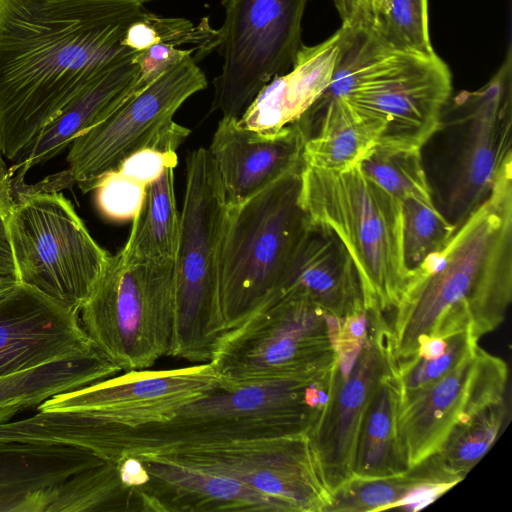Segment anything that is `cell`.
Segmentation results:
<instances>
[{"label":"cell","mask_w":512,"mask_h":512,"mask_svg":"<svg viewBox=\"0 0 512 512\" xmlns=\"http://www.w3.org/2000/svg\"><path fill=\"white\" fill-rule=\"evenodd\" d=\"M137 0H0V151L15 161L83 89L134 57Z\"/></svg>","instance_id":"1"},{"label":"cell","mask_w":512,"mask_h":512,"mask_svg":"<svg viewBox=\"0 0 512 512\" xmlns=\"http://www.w3.org/2000/svg\"><path fill=\"white\" fill-rule=\"evenodd\" d=\"M512 299V171L455 229L446 245L410 271L388 322L396 362L428 338L477 339L505 320Z\"/></svg>","instance_id":"2"},{"label":"cell","mask_w":512,"mask_h":512,"mask_svg":"<svg viewBox=\"0 0 512 512\" xmlns=\"http://www.w3.org/2000/svg\"><path fill=\"white\" fill-rule=\"evenodd\" d=\"M335 361L311 374L196 398L166 419L133 427L95 422V454L117 463L126 456L232 441L309 433L333 385Z\"/></svg>","instance_id":"3"},{"label":"cell","mask_w":512,"mask_h":512,"mask_svg":"<svg viewBox=\"0 0 512 512\" xmlns=\"http://www.w3.org/2000/svg\"><path fill=\"white\" fill-rule=\"evenodd\" d=\"M300 204L312 226L330 231L357 272L364 309L393 310L410 276L403 249L402 201L359 165L342 171L302 166Z\"/></svg>","instance_id":"4"},{"label":"cell","mask_w":512,"mask_h":512,"mask_svg":"<svg viewBox=\"0 0 512 512\" xmlns=\"http://www.w3.org/2000/svg\"><path fill=\"white\" fill-rule=\"evenodd\" d=\"M302 166L249 199L227 205L219 259L226 333L287 288L310 227L299 199Z\"/></svg>","instance_id":"5"},{"label":"cell","mask_w":512,"mask_h":512,"mask_svg":"<svg viewBox=\"0 0 512 512\" xmlns=\"http://www.w3.org/2000/svg\"><path fill=\"white\" fill-rule=\"evenodd\" d=\"M227 202L207 148L186 158V182L175 257L174 316L167 356L210 362L226 334L219 259Z\"/></svg>","instance_id":"6"},{"label":"cell","mask_w":512,"mask_h":512,"mask_svg":"<svg viewBox=\"0 0 512 512\" xmlns=\"http://www.w3.org/2000/svg\"><path fill=\"white\" fill-rule=\"evenodd\" d=\"M71 184L64 171L57 180L20 191L8 207L6 228L18 282L79 312L111 254L58 192Z\"/></svg>","instance_id":"7"},{"label":"cell","mask_w":512,"mask_h":512,"mask_svg":"<svg viewBox=\"0 0 512 512\" xmlns=\"http://www.w3.org/2000/svg\"><path fill=\"white\" fill-rule=\"evenodd\" d=\"M175 259L111 255L79 311L92 346L120 371L146 370L168 355L174 316Z\"/></svg>","instance_id":"8"},{"label":"cell","mask_w":512,"mask_h":512,"mask_svg":"<svg viewBox=\"0 0 512 512\" xmlns=\"http://www.w3.org/2000/svg\"><path fill=\"white\" fill-rule=\"evenodd\" d=\"M329 314L285 293L228 331L210 364L224 388L298 378L332 365Z\"/></svg>","instance_id":"9"},{"label":"cell","mask_w":512,"mask_h":512,"mask_svg":"<svg viewBox=\"0 0 512 512\" xmlns=\"http://www.w3.org/2000/svg\"><path fill=\"white\" fill-rule=\"evenodd\" d=\"M308 0H223L219 30L220 74L213 80L211 111L239 118L276 76L292 68L302 47Z\"/></svg>","instance_id":"10"},{"label":"cell","mask_w":512,"mask_h":512,"mask_svg":"<svg viewBox=\"0 0 512 512\" xmlns=\"http://www.w3.org/2000/svg\"><path fill=\"white\" fill-rule=\"evenodd\" d=\"M236 479L289 512H325L332 492L309 433L263 437L134 456Z\"/></svg>","instance_id":"11"},{"label":"cell","mask_w":512,"mask_h":512,"mask_svg":"<svg viewBox=\"0 0 512 512\" xmlns=\"http://www.w3.org/2000/svg\"><path fill=\"white\" fill-rule=\"evenodd\" d=\"M207 85L192 55L162 73L74 139L67 155L71 182L83 193L94 190L103 175L134 152L150 147L181 105Z\"/></svg>","instance_id":"12"},{"label":"cell","mask_w":512,"mask_h":512,"mask_svg":"<svg viewBox=\"0 0 512 512\" xmlns=\"http://www.w3.org/2000/svg\"><path fill=\"white\" fill-rule=\"evenodd\" d=\"M507 363L481 347L398 409L401 455L411 469L485 407L505 399Z\"/></svg>","instance_id":"13"},{"label":"cell","mask_w":512,"mask_h":512,"mask_svg":"<svg viewBox=\"0 0 512 512\" xmlns=\"http://www.w3.org/2000/svg\"><path fill=\"white\" fill-rule=\"evenodd\" d=\"M454 100L465 128L464 145L448 194V220L457 228L512 171L511 50L480 89Z\"/></svg>","instance_id":"14"},{"label":"cell","mask_w":512,"mask_h":512,"mask_svg":"<svg viewBox=\"0 0 512 512\" xmlns=\"http://www.w3.org/2000/svg\"><path fill=\"white\" fill-rule=\"evenodd\" d=\"M223 387L212 365L134 370L55 395L42 411H78L99 422L133 427L166 419L186 403Z\"/></svg>","instance_id":"15"},{"label":"cell","mask_w":512,"mask_h":512,"mask_svg":"<svg viewBox=\"0 0 512 512\" xmlns=\"http://www.w3.org/2000/svg\"><path fill=\"white\" fill-rule=\"evenodd\" d=\"M451 91L450 70L438 55H408L343 97L382 121L379 145L421 150L441 127Z\"/></svg>","instance_id":"16"},{"label":"cell","mask_w":512,"mask_h":512,"mask_svg":"<svg viewBox=\"0 0 512 512\" xmlns=\"http://www.w3.org/2000/svg\"><path fill=\"white\" fill-rule=\"evenodd\" d=\"M369 317L368 336L349 371L338 367L327 404L309 432L333 492L353 476L361 421L380 377L396 365L385 316Z\"/></svg>","instance_id":"17"},{"label":"cell","mask_w":512,"mask_h":512,"mask_svg":"<svg viewBox=\"0 0 512 512\" xmlns=\"http://www.w3.org/2000/svg\"><path fill=\"white\" fill-rule=\"evenodd\" d=\"M94 351L79 312L19 282L0 300V378Z\"/></svg>","instance_id":"18"},{"label":"cell","mask_w":512,"mask_h":512,"mask_svg":"<svg viewBox=\"0 0 512 512\" xmlns=\"http://www.w3.org/2000/svg\"><path fill=\"white\" fill-rule=\"evenodd\" d=\"M306 139L298 122L278 131L261 132L241 126L238 118L222 117L208 150L215 161L227 205L249 199L300 168Z\"/></svg>","instance_id":"19"},{"label":"cell","mask_w":512,"mask_h":512,"mask_svg":"<svg viewBox=\"0 0 512 512\" xmlns=\"http://www.w3.org/2000/svg\"><path fill=\"white\" fill-rule=\"evenodd\" d=\"M139 459L145 470L144 483L135 489L140 511L289 512L279 500L236 479L153 459Z\"/></svg>","instance_id":"20"},{"label":"cell","mask_w":512,"mask_h":512,"mask_svg":"<svg viewBox=\"0 0 512 512\" xmlns=\"http://www.w3.org/2000/svg\"><path fill=\"white\" fill-rule=\"evenodd\" d=\"M340 28L325 41L302 45L292 68L274 77L238 118L241 126L274 132L296 122L323 95L335 71Z\"/></svg>","instance_id":"21"},{"label":"cell","mask_w":512,"mask_h":512,"mask_svg":"<svg viewBox=\"0 0 512 512\" xmlns=\"http://www.w3.org/2000/svg\"><path fill=\"white\" fill-rule=\"evenodd\" d=\"M138 75V66L131 58L112 67L83 89L23 149L9 168L11 175L19 172L14 180L21 181L29 169L63 152L76 137L139 92L135 87Z\"/></svg>","instance_id":"22"},{"label":"cell","mask_w":512,"mask_h":512,"mask_svg":"<svg viewBox=\"0 0 512 512\" xmlns=\"http://www.w3.org/2000/svg\"><path fill=\"white\" fill-rule=\"evenodd\" d=\"M103 462L80 450L0 445V512H49L63 482Z\"/></svg>","instance_id":"23"},{"label":"cell","mask_w":512,"mask_h":512,"mask_svg":"<svg viewBox=\"0 0 512 512\" xmlns=\"http://www.w3.org/2000/svg\"><path fill=\"white\" fill-rule=\"evenodd\" d=\"M304 130L303 164L342 171L360 164L379 143L384 126L345 97L322 95L297 120Z\"/></svg>","instance_id":"24"},{"label":"cell","mask_w":512,"mask_h":512,"mask_svg":"<svg viewBox=\"0 0 512 512\" xmlns=\"http://www.w3.org/2000/svg\"><path fill=\"white\" fill-rule=\"evenodd\" d=\"M296 293L335 317L365 310L359 278L341 242L310 225L295 259L285 293Z\"/></svg>","instance_id":"25"},{"label":"cell","mask_w":512,"mask_h":512,"mask_svg":"<svg viewBox=\"0 0 512 512\" xmlns=\"http://www.w3.org/2000/svg\"><path fill=\"white\" fill-rule=\"evenodd\" d=\"M120 369L98 351L46 363L0 378V424L37 408L60 393L119 374Z\"/></svg>","instance_id":"26"},{"label":"cell","mask_w":512,"mask_h":512,"mask_svg":"<svg viewBox=\"0 0 512 512\" xmlns=\"http://www.w3.org/2000/svg\"><path fill=\"white\" fill-rule=\"evenodd\" d=\"M395 367L380 377L364 412L353 469L355 477H386L408 470L398 442L399 390Z\"/></svg>","instance_id":"27"},{"label":"cell","mask_w":512,"mask_h":512,"mask_svg":"<svg viewBox=\"0 0 512 512\" xmlns=\"http://www.w3.org/2000/svg\"><path fill=\"white\" fill-rule=\"evenodd\" d=\"M175 166V163L168 164L147 187L142 208L133 218L128 239L121 249L127 257L140 261L175 259L180 231Z\"/></svg>","instance_id":"28"},{"label":"cell","mask_w":512,"mask_h":512,"mask_svg":"<svg viewBox=\"0 0 512 512\" xmlns=\"http://www.w3.org/2000/svg\"><path fill=\"white\" fill-rule=\"evenodd\" d=\"M433 481L457 484L440 476L427 460L391 476H352L332 492V502L325 512H368L396 508L419 485Z\"/></svg>","instance_id":"29"},{"label":"cell","mask_w":512,"mask_h":512,"mask_svg":"<svg viewBox=\"0 0 512 512\" xmlns=\"http://www.w3.org/2000/svg\"><path fill=\"white\" fill-rule=\"evenodd\" d=\"M506 411L505 399L485 407L426 460L442 477L460 482L497 439Z\"/></svg>","instance_id":"30"},{"label":"cell","mask_w":512,"mask_h":512,"mask_svg":"<svg viewBox=\"0 0 512 512\" xmlns=\"http://www.w3.org/2000/svg\"><path fill=\"white\" fill-rule=\"evenodd\" d=\"M361 170L395 198H417L434 203L421 150L377 144L360 162Z\"/></svg>","instance_id":"31"},{"label":"cell","mask_w":512,"mask_h":512,"mask_svg":"<svg viewBox=\"0 0 512 512\" xmlns=\"http://www.w3.org/2000/svg\"><path fill=\"white\" fill-rule=\"evenodd\" d=\"M159 43L176 47L192 45L197 51V61L217 49L219 30L210 26L208 17L195 25L185 18L161 17L144 11L130 23L122 40L124 46L135 52Z\"/></svg>","instance_id":"32"},{"label":"cell","mask_w":512,"mask_h":512,"mask_svg":"<svg viewBox=\"0 0 512 512\" xmlns=\"http://www.w3.org/2000/svg\"><path fill=\"white\" fill-rule=\"evenodd\" d=\"M402 217L404 256L410 271L442 249L456 229L434 203L417 198L402 201Z\"/></svg>","instance_id":"33"},{"label":"cell","mask_w":512,"mask_h":512,"mask_svg":"<svg viewBox=\"0 0 512 512\" xmlns=\"http://www.w3.org/2000/svg\"><path fill=\"white\" fill-rule=\"evenodd\" d=\"M476 337L462 332L447 338L444 353L434 359L413 356L396 362L395 377L399 390V408L458 366L478 347Z\"/></svg>","instance_id":"34"},{"label":"cell","mask_w":512,"mask_h":512,"mask_svg":"<svg viewBox=\"0 0 512 512\" xmlns=\"http://www.w3.org/2000/svg\"><path fill=\"white\" fill-rule=\"evenodd\" d=\"M427 0H389L375 34L391 48L425 58L437 56L431 43Z\"/></svg>","instance_id":"35"},{"label":"cell","mask_w":512,"mask_h":512,"mask_svg":"<svg viewBox=\"0 0 512 512\" xmlns=\"http://www.w3.org/2000/svg\"><path fill=\"white\" fill-rule=\"evenodd\" d=\"M146 189L117 169L112 170L103 175L95 186L97 208L110 220H133L142 208Z\"/></svg>","instance_id":"36"},{"label":"cell","mask_w":512,"mask_h":512,"mask_svg":"<svg viewBox=\"0 0 512 512\" xmlns=\"http://www.w3.org/2000/svg\"><path fill=\"white\" fill-rule=\"evenodd\" d=\"M368 328L366 310L344 317L330 316L329 337L341 369L349 371L352 368L366 341Z\"/></svg>","instance_id":"37"},{"label":"cell","mask_w":512,"mask_h":512,"mask_svg":"<svg viewBox=\"0 0 512 512\" xmlns=\"http://www.w3.org/2000/svg\"><path fill=\"white\" fill-rule=\"evenodd\" d=\"M171 163L177 164L176 150L145 147L124 159L116 169L131 180L148 187Z\"/></svg>","instance_id":"38"},{"label":"cell","mask_w":512,"mask_h":512,"mask_svg":"<svg viewBox=\"0 0 512 512\" xmlns=\"http://www.w3.org/2000/svg\"><path fill=\"white\" fill-rule=\"evenodd\" d=\"M194 51V48L180 49L170 44L159 43L136 52L133 57L139 71L136 90L144 89L162 73L192 55Z\"/></svg>","instance_id":"39"},{"label":"cell","mask_w":512,"mask_h":512,"mask_svg":"<svg viewBox=\"0 0 512 512\" xmlns=\"http://www.w3.org/2000/svg\"><path fill=\"white\" fill-rule=\"evenodd\" d=\"M7 210V207L0 204V277H13L17 279L6 228Z\"/></svg>","instance_id":"40"},{"label":"cell","mask_w":512,"mask_h":512,"mask_svg":"<svg viewBox=\"0 0 512 512\" xmlns=\"http://www.w3.org/2000/svg\"><path fill=\"white\" fill-rule=\"evenodd\" d=\"M333 2L339 7L352 12H363L374 9L377 21L375 30L381 19L385 16L389 5V0H333Z\"/></svg>","instance_id":"41"},{"label":"cell","mask_w":512,"mask_h":512,"mask_svg":"<svg viewBox=\"0 0 512 512\" xmlns=\"http://www.w3.org/2000/svg\"><path fill=\"white\" fill-rule=\"evenodd\" d=\"M447 347V338H428L421 341L414 356L434 359L441 356Z\"/></svg>","instance_id":"42"},{"label":"cell","mask_w":512,"mask_h":512,"mask_svg":"<svg viewBox=\"0 0 512 512\" xmlns=\"http://www.w3.org/2000/svg\"><path fill=\"white\" fill-rule=\"evenodd\" d=\"M12 197L11 173L0 151V204L8 208Z\"/></svg>","instance_id":"43"},{"label":"cell","mask_w":512,"mask_h":512,"mask_svg":"<svg viewBox=\"0 0 512 512\" xmlns=\"http://www.w3.org/2000/svg\"><path fill=\"white\" fill-rule=\"evenodd\" d=\"M18 283L13 277H0V300L5 297Z\"/></svg>","instance_id":"44"},{"label":"cell","mask_w":512,"mask_h":512,"mask_svg":"<svg viewBox=\"0 0 512 512\" xmlns=\"http://www.w3.org/2000/svg\"><path fill=\"white\" fill-rule=\"evenodd\" d=\"M137 1H139V2H141V3H143V4H144V3H146V2H151V1H154V0H137Z\"/></svg>","instance_id":"45"}]
</instances>
